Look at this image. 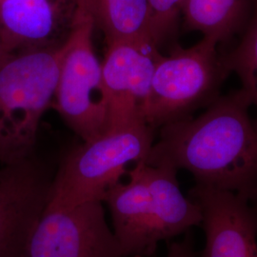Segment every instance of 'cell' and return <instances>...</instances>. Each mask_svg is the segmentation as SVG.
Wrapping results in <instances>:
<instances>
[{
    "instance_id": "1",
    "label": "cell",
    "mask_w": 257,
    "mask_h": 257,
    "mask_svg": "<svg viewBox=\"0 0 257 257\" xmlns=\"http://www.w3.org/2000/svg\"><path fill=\"white\" fill-rule=\"evenodd\" d=\"M243 89L219 95L205 111L159 128L145 162L186 170L195 184L257 204V128Z\"/></svg>"
},
{
    "instance_id": "2",
    "label": "cell",
    "mask_w": 257,
    "mask_h": 257,
    "mask_svg": "<svg viewBox=\"0 0 257 257\" xmlns=\"http://www.w3.org/2000/svg\"><path fill=\"white\" fill-rule=\"evenodd\" d=\"M177 172L168 164L139 162L126 182L121 180L104 196L124 257L153 256L161 241L201 226V211L181 192Z\"/></svg>"
},
{
    "instance_id": "3",
    "label": "cell",
    "mask_w": 257,
    "mask_h": 257,
    "mask_svg": "<svg viewBox=\"0 0 257 257\" xmlns=\"http://www.w3.org/2000/svg\"><path fill=\"white\" fill-rule=\"evenodd\" d=\"M155 132L145 121H138L67 152L54 175L47 208L71 209L86 202H103L106 193L128 174V166L146 160Z\"/></svg>"
},
{
    "instance_id": "4",
    "label": "cell",
    "mask_w": 257,
    "mask_h": 257,
    "mask_svg": "<svg viewBox=\"0 0 257 257\" xmlns=\"http://www.w3.org/2000/svg\"><path fill=\"white\" fill-rule=\"evenodd\" d=\"M62 46L21 52L0 65L1 166L35 155L40 122L55 98Z\"/></svg>"
},
{
    "instance_id": "5",
    "label": "cell",
    "mask_w": 257,
    "mask_h": 257,
    "mask_svg": "<svg viewBox=\"0 0 257 257\" xmlns=\"http://www.w3.org/2000/svg\"><path fill=\"white\" fill-rule=\"evenodd\" d=\"M217 47L215 40L203 37L193 46L176 45L170 55H161L143 107V118L149 126L156 130L189 118L219 96L230 73Z\"/></svg>"
},
{
    "instance_id": "6",
    "label": "cell",
    "mask_w": 257,
    "mask_h": 257,
    "mask_svg": "<svg viewBox=\"0 0 257 257\" xmlns=\"http://www.w3.org/2000/svg\"><path fill=\"white\" fill-rule=\"evenodd\" d=\"M94 29L89 0H82L74 28L61 48L52 104L83 142L99 138L110 128L102 63L92 43Z\"/></svg>"
},
{
    "instance_id": "7",
    "label": "cell",
    "mask_w": 257,
    "mask_h": 257,
    "mask_svg": "<svg viewBox=\"0 0 257 257\" xmlns=\"http://www.w3.org/2000/svg\"><path fill=\"white\" fill-rule=\"evenodd\" d=\"M18 257H124L102 201L47 208Z\"/></svg>"
},
{
    "instance_id": "8",
    "label": "cell",
    "mask_w": 257,
    "mask_h": 257,
    "mask_svg": "<svg viewBox=\"0 0 257 257\" xmlns=\"http://www.w3.org/2000/svg\"><path fill=\"white\" fill-rule=\"evenodd\" d=\"M54 173L36 155L0 167V257H18L46 209Z\"/></svg>"
},
{
    "instance_id": "9",
    "label": "cell",
    "mask_w": 257,
    "mask_h": 257,
    "mask_svg": "<svg viewBox=\"0 0 257 257\" xmlns=\"http://www.w3.org/2000/svg\"><path fill=\"white\" fill-rule=\"evenodd\" d=\"M161 55L159 49L151 43L108 44L102 74L109 105V131L145 121L143 107Z\"/></svg>"
},
{
    "instance_id": "10",
    "label": "cell",
    "mask_w": 257,
    "mask_h": 257,
    "mask_svg": "<svg viewBox=\"0 0 257 257\" xmlns=\"http://www.w3.org/2000/svg\"><path fill=\"white\" fill-rule=\"evenodd\" d=\"M188 196L202 215L206 243L200 257H257V215L251 203L199 184Z\"/></svg>"
},
{
    "instance_id": "11",
    "label": "cell",
    "mask_w": 257,
    "mask_h": 257,
    "mask_svg": "<svg viewBox=\"0 0 257 257\" xmlns=\"http://www.w3.org/2000/svg\"><path fill=\"white\" fill-rule=\"evenodd\" d=\"M82 0H0V37L12 55L62 46Z\"/></svg>"
},
{
    "instance_id": "12",
    "label": "cell",
    "mask_w": 257,
    "mask_h": 257,
    "mask_svg": "<svg viewBox=\"0 0 257 257\" xmlns=\"http://www.w3.org/2000/svg\"><path fill=\"white\" fill-rule=\"evenodd\" d=\"M253 0H183L181 17L187 32H200L218 45L241 33L248 22Z\"/></svg>"
},
{
    "instance_id": "13",
    "label": "cell",
    "mask_w": 257,
    "mask_h": 257,
    "mask_svg": "<svg viewBox=\"0 0 257 257\" xmlns=\"http://www.w3.org/2000/svg\"><path fill=\"white\" fill-rule=\"evenodd\" d=\"M95 27L105 35L107 45L131 41L151 43V11L148 0H89Z\"/></svg>"
},
{
    "instance_id": "14",
    "label": "cell",
    "mask_w": 257,
    "mask_h": 257,
    "mask_svg": "<svg viewBox=\"0 0 257 257\" xmlns=\"http://www.w3.org/2000/svg\"><path fill=\"white\" fill-rule=\"evenodd\" d=\"M224 63L242 83V89L257 110V0H253L248 22L242 31L237 45L223 54ZM257 128V119L254 120Z\"/></svg>"
},
{
    "instance_id": "15",
    "label": "cell",
    "mask_w": 257,
    "mask_h": 257,
    "mask_svg": "<svg viewBox=\"0 0 257 257\" xmlns=\"http://www.w3.org/2000/svg\"><path fill=\"white\" fill-rule=\"evenodd\" d=\"M152 36L159 49L177 35L183 0H148Z\"/></svg>"
},
{
    "instance_id": "16",
    "label": "cell",
    "mask_w": 257,
    "mask_h": 257,
    "mask_svg": "<svg viewBox=\"0 0 257 257\" xmlns=\"http://www.w3.org/2000/svg\"><path fill=\"white\" fill-rule=\"evenodd\" d=\"M165 257H196L194 240L190 230L185 233L183 239L169 243Z\"/></svg>"
},
{
    "instance_id": "17",
    "label": "cell",
    "mask_w": 257,
    "mask_h": 257,
    "mask_svg": "<svg viewBox=\"0 0 257 257\" xmlns=\"http://www.w3.org/2000/svg\"><path fill=\"white\" fill-rule=\"evenodd\" d=\"M12 55H12L10 53L8 49L5 46L4 42L2 41L1 37H0V65L3 64Z\"/></svg>"
},
{
    "instance_id": "18",
    "label": "cell",
    "mask_w": 257,
    "mask_h": 257,
    "mask_svg": "<svg viewBox=\"0 0 257 257\" xmlns=\"http://www.w3.org/2000/svg\"><path fill=\"white\" fill-rule=\"evenodd\" d=\"M253 205V207H254V209H255V211H256V215H257V204H252Z\"/></svg>"
}]
</instances>
